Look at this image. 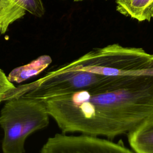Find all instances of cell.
I'll use <instances>...</instances> for the list:
<instances>
[{
	"mask_svg": "<svg viewBox=\"0 0 153 153\" xmlns=\"http://www.w3.org/2000/svg\"><path fill=\"white\" fill-rule=\"evenodd\" d=\"M43 100L63 133L115 137L153 115V73L121 76Z\"/></svg>",
	"mask_w": 153,
	"mask_h": 153,
	"instance_id": "6da1fadb",
	"label": "cell"
},
{
	"mask_svg": "<svg viewBox=\"0 0 153 153\" xmlns=\"http://www.w3.org/2000/svg\"><path fill=\"white\" fill-rule=\"evenodd\" d=\"M153 73V54L118 44L94 48L29 84L16 87L12 97L45 100L95 87L124 75Z\"/></svg>",
	"mask_w": 153,
	"mask_h": 153,
	"instance_id": "7a4b0ae2",
	"label": "cell"
},
{
	"mask_svg": "<svg viewBox=\"0 0 153 153\" xmlns=\"http://www.w3.org/2000/svg\"><path fill=\"white\" fill-rule=\"evenodd\" d=\"M49 117L43 100L25 97L8 100L0 112L3 153H25L27 137L46 127Z\"/></svg>",
	"mask_w": 153,
	"mask_h": 153,
	"instance_id": "3957f363",
	"label": "cell"
},
{
	"mask_svg": "<svg viewBox=\"0 0 153 153\" xmlns=\"http://www.w3.org/2000/svg\"><path fill=\"white\" fill-rule=\"evenodd\" d=\"M41 153H136L123 143H117L94 136L57 133L49 137Z\"/></svg>",
	"mask_w": 153,
	"mask_h": 153,
	"instance_id": "277c9868",
	"label": "cell"
},
{
	"mask_svg": "<svg viewBox=\"0 0 153 153\" xmlns=\"http://www.w3.org/2000/svg\"><path fill=\"white\" fill-rule=\"evenodd\" d=\"M127 134L128 143L136 153H153V115Z\"/></svg>",
	"mask_w": 153,
	"mask_h": 153,
	"instance_id": "5b68a950",
	"label": "cell"
},
{
	"mask_svg": "<svg viewBox=\"0 0 153 153\" xmlns=\"http://www.w3.org/2000/svg\"><path fill=\"white\" fill-rule=\"evenodd\" d=\"M121 14L142 22L153 18V0H115Z\"/></svg>",
	"mask_w": 153,
	"mask_h": 153,
	"instance_id": "8992f818",
	"label": "cell"
},
{
	"mask_svg": "<svg viewBox=\"0 0 153 153\" xmlns=\"http://www.w3.org/2000/svg\"><path fill=\"white\" fill-rule=\"evenodd\" d=\"M51 62L50 56L42 55L29 63L13 69L7 77L11 82L21 83L42 72Z\"/></svg>",
	"mask_w": 153,
	"mask_h": 153,
	"instance_id": "52a82bcc",
	"label": "cell"
},
{
	"mask_svg": "<svg viewBox=\"0 0 153 153\" xmlns=\"http://www.w3.org/2000/svg\"><path fill=\"white\" fill-rule=\"evenodd\" d=\"M25 12L11 0H0V33H5L9 26L23 17Z\"/></svg>",
	"mask_w": 153,
	"mask_h": 153,
	"instance_id": "ba28073f",
	"label": "cell"
},
{
	"mask_svg": "<svg viewBox=\"0 0 153 153\" xmlns=\"http://www.w3.org/2000/svg\"><path fill=\"white\" fill-rule=\"evenodd\" d=\"M31 14L36 17H42L45 13L42 0H11Z\"/></svg>",
	"mask_w": 153,
	"mask_h": 153,
	"instance_id": "9c48e42d",
	"label": "cell"
},
{
	"mask_svg": "<svg viewBox=\"0 0 153 153\" xmlns=\"http://www.w3.org/2000/svg\"><path fill=\"white\" fill-rule=\"evenodd\" d=\"M15 87L13 82L10 81L7 76L0 69V102L3 101V98L7 93Z\"/></svg>",
	"mask_w": 153,
	"mask_h": 153,
	"instance_id": "30bf717a",
	"label": "cell"
},
{
	"mask_svg": "<svg viewBox=\"0 0 153 153\" xmlns=\"http://www.w3.org/2000/svg\"><path fill=\"white\" fill-rule=\"evenodd\" d=\"M74 1H84V0H74Z\"/></svg>",
	"mask_w": 153,
	"mask_h": 153,
	"instance_id": "8fae6325",
	"label": "cell"
}]
</instances>
